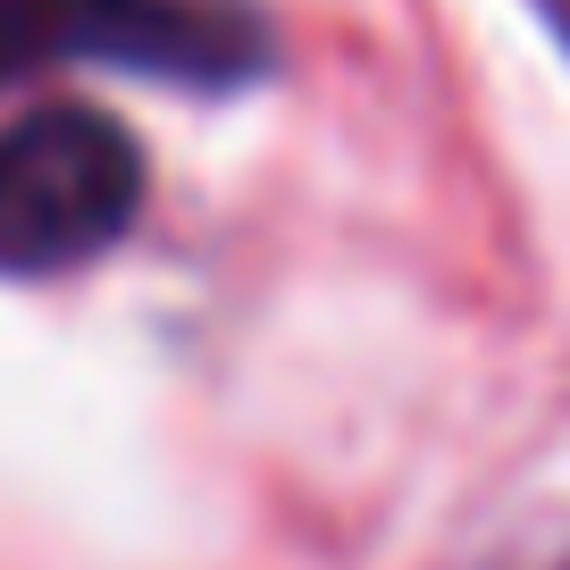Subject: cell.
<instances>
[{
	"instance_id": "obj_1",
	"label": "cell",
	"mask_w": 570,
	"mask_h": 570,
	"mask_svg": "<svg viewBox=\"0 0 570 570\" xmlns=\"http://www.w3.org/2000/svg\"><path fill=\"white\" fill-rule=\"evenodd\" d=\"M142 151L101 109H26L0 135V277L85 268L135 227Z\"/></svg>"
}]
</instances>
